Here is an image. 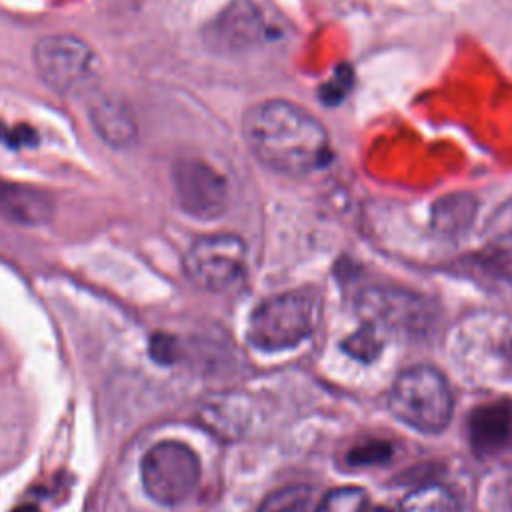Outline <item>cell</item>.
Segmentation results:
<instances>
[{
    "instance_id": "6da1fadb",
    "label": "cell",
    "mask_w": 512,
    "mask_h": 512,
    "mask_svg": "<svg viewBox=\"0 0 512 512\" xmlns=\"http://www.w3.org/2000/svg\"><path fill=\"white\" fill-rule=\"evenodd\" d=\"M242 134L258 162L280 174H312L332 160L326 126L310 110L286 98L252 104L244 112Z\"/></svg>"
},
{
    "instance_id": "7a4b0ae2",
    "label": "cell",
    "mask_w": 512,
    "mask_h": 512,
    "mask_svg": "<svg viewBox=\"0 0 512 512\" xmlns=\"http://www.w3.org/2000/svg\"><path fill=\"white\" fill-rule=\"evenodd\" d=\"M452 356L474 382L512 378V318L496 312L470 314L454 330Z\"/></svg>"
},
{
    "instance_id": "3957f363",
    "label": "cell",
    "mask_w": 512,
    "mask_h": 512,
    "mask_svg": "<svg viewBox=\"0 0 512 512\" xmlns=\"http://www.w3.org/2000/svg\"><path fill=\"white\" fill-rule=\"evenodd\" d=\"M320 314L322 302L316 290L282 292L262 300L252 310L246 338L260 352H284L314 334Z\"/></svg>"
},
{
    "instance_id": "277c9868",
    "label": "cell",
    "mask_w": 512,
    "mask_h": 512,
    "mask_svg": "<svg viewBox=\"0 0 512 512\" xmlns=\"http://www.w3.org/2000/svg\"><path fill=\"white\" fill-rule=\"evenodd\" d=\"M452 390L432 366H412L398 374L390 390V410L422 434H440L452 418Z\"/></svg>"
},
{
    "instance_id": "5b68a950",
    "label": "cell",
    "mask_w": 512,
    "mask_h": 512,
    "mask_svg": "<svg viewBox=\"0 0 512 512\" xmlns=\"http://www.w3.org/2000/svg\"><path fill=\"white\" fill-rule=\"evenodd\" d=\"M196 452L178 440L154 444L140 460V478L148 498L162 506L184 502L200 482Z\"/></svg>"
},
{
    "instance_id": "8992f818",
    "label": "cell",
    "mask_w": 512,
    "mask_h": 512,
    "mask_svg": "<svg viewBox=\"0 0 512 512\" xmlns=\"http://www.w3.org/2000/svg\"><path fill=\"white\" fill-rule=\"evenodd\" d=\"M246 242L228 232L196 238L186 256L184 272L192 284L208 292H224L242 282L246 274Z\"/></svg>"
},
{
    "instance_id": "52a82bcc",
    "label": "cell",
    "mask_w": 512,
    "mask_h": 512,
    "mask_svg": "<svg viewBox=\"0 0 512 512\" xmlns=\"http://www.w3.org/2000/svg\"><path fill=\"white\" fill-rule=\"evenodd\" d=\"M38 76L52 90L70 94L96 76V52L74 34L44 36L32 50Z\"/></svg>"
},
{
    "instance_id": "ba28073f",
    "label": "cell",
    "mask_w": 512,
    "mask_h": 512,
    "mask_svg": "<svg viewBox=\"0 0 512 512\" xmlns=\"http://www.w3.org/2000/svg\"><path fill=\"white\" fill-rule=\"evenodd\" d=\"M356 312L362 322L380 332H422L432 320V308L420 294L396 286H372L362 290L356 298Z\"/></svg>"
},
{
    "instance_id": "9c48e42d",
    "label": "cell",
    "mask_w": 512,
    "mask_h": 512,
    "mask_svg": "<svg viewBox=\"0 0 512 512\" xmlns=\"http://www.w3.org/2000/svg\"><path fill=\"white\" fill-rule=\"evenodd\" d=\"M270 26L264 10L254 0H230L204 28L208 50L224 56L246 54L268 40Z\"/></svg>"
},
{
    "instance_id": "30bf717a",
    "label": "cell",
    "mask_w": 512,
    "mask_h": 512,
    "mask_svg": "<svg viewBox=\"0 0 512 512\" xmlns=\"http://www.w3.org/2000/svg\"><path fill=\"white\" fill-rule=\"evenodd\" d=\"M172 186L178 206L192 218L214 220L228 210V182L204 160H178L172 168Z\"/></svg>"
},
{
    "instance_id": "8fae6325",
    "label": "cell",
    "mask_w": 512,
    "mask_h": 512,
    "mask_svg": "<svg viewBox=\"0 0 512 512\" xmlns=\"http://www.w3.org/2000/svg\"><path fill=\"white\" fill-rule=\"evenodd\" d=\"M470 448L478 456H494L512 446V402L496 400L476 406L468 416Z\"/></svg>"
},
{
    "instance_id": "7c38bea8",
    "label": "cell",
    "mask_w": 512,
    "mask_h": 512,
    "mask_svg": "<svg viewBox=\"0 0 512 512\" xmlns=\"http://www.w3.org/2000/svg\"><path fill=\"white\" fill-rule=\"evenodd\" d=\"M88 110L96 134L110 146L124 148L136 140V120L122 100L102 94L90 102Z\"/></svg>"
},
{
    "instance_id": "4fadbf2b",
    "label": "cell",
    "mask_w": 512,
    "mask_h": 512,
    "mask_svg": "<svg viewBox=\"0 0 512 512\" xmlns=\"http://www.w3.org/2000/svg\"><path fill=\"white\" fill-rule=\"evenodd\" d=\"M52 198L34 186L0 180V216L18 224H40L52 214Z\"/></svg>"
},
{
    "instance_id": "5bb4252c",
    "label": "cell",
    "mask_w": 512,
    "mask_h": 512,
    "mask_svg": "<svg viewBox=\"0 0 512 512\" xmlns=\"http://www.w3.org/2000/svg\"><path fill=\"white\" fill-rule=\"evenodd\" d=\"M478 212V202L472 194L454 192L448 196L438 198L432 208V228L438 236L456 240L464 236Z\"/></svg>"
},
{
    "instance_id": "9a60e30c",
    "label": "cell",
    "mask_w": 512,
    "mask_h": 512,
    "mask_svg": "<svg viewBox=\"0 0 512 512\" xmlns=\"http://www.w3.org/2000/svg\"><path fill=\"white\" fill-rule=\"evenodd\" d=\"M400 512H460V506L448 488L440 484H426L412 490L402 500Z\"/></svg>"
},
{
    "instance_id": "2e32d148",
    "label": "cell",
    "mask_w": 512,
    "mask_h": 512,
    "mask_svg": "<svg viewBox=\"0 0 512 512\" xmlns=\"http://www.w3.org/2000/svg\"><path fill=\"white\" fill-rule=\"evenodd\" d=\"M484 240L498 250L512 252V198L502 202L484 224Z\"/></svg>"
},
{
    "instance_id": "e0dca14e",
    "label": "cell",
    "mask_w": 512,
    "mask_h": 512,
    "mask_svg": "<svg viewBox=\"0 0 512 512\" xmlns=\"http://www.w3.org/2000/svg\"><path fill=\"white\" fill-rule=\"evenodd\" d=\"M342 348L346 354H350L356 360L362 362H372L380 350H382V338H380V330L362 322V328L356 330L352 336H348L342 342Z\"/></svg>"
},
{
    "instance_id": "ac0fdd59",
    "label": "cell",
    "mask_w": 512,
    "mask_h": 512,
    "mask_svg": "<svg viewBox=\"0 0 512 512\" xmlns=\"http://www.w3.org/2000/svg\"><path fill=\"white\" fill-rule=\"evenodd\" d=\"M366 492L358 486H340L328 492L314 512H364Z\"/></svg>"
},
{
    "instance_id": "d6986e66",
    "label": "cell",
    "mask_w": 512,
    "mask_h": 512,
    "mask_svg": "<svg viewBox=\"0 0 512 512\" xmlns=\"http://www.w3.org/2000/svg\"><path fill=\"white\" fill-rule=\"evenodd\" d=\"M390 456H392V446L388 442L376 440V442H364L354 446L346 454V460L350 466H374L390 460Z\"/></svg>"
},
{
    "instance_id": "ffe728a7",
    "label": "cell",
    "mask_w": 512,
    "mask_h": 512,
    "mask_svg": "<svg viewBox=\"0 0 512 512\" xmlns=\"http://www.w3.org/2000/svg\"><path fill=\"white\" fill-rule=\"evenodd\" d=\"M148 352L156 364L170 366V364H176L180 358V344H178L176 336H172L168 332H156L150 338Z\"/></svg>"
},
{
    "instance_id": "44dd1931",
    "label": "cell",
    "mask_w": 512,
    "mask_h": 512,
    "mask_svg": "<svg viewBox=\"0 0 512 512\" xmlns=\"http://www.w3.org/2000/svg\"><path fill=\"white\" fill-rule=\"evenodd\" d=\"M0 142H4L8 148H22V146H34L38 142V134L34 128L26 124L8 126L0 122Z\"/></svg>"
},
{
    "instance_id": "7402d4cb",
    "label": "cell",
    "mask_w": 512,
    "mask_h": 512,
    "mask_svg": "<svg viewBox=\"0 0 512 512\" xmlns=\"http://www.w3.org/2000/svg\"><path fill=\"white\" fill-rule=\"evenodd\" d=\"M278 512H312L310 508H306L304 504H300V502H294V504H286L282 510H278Z\"/></svg>"
},
{
    "instance_id": "603a6c76",
    "label": "cell",
    "mask_w": 512,
    "mask_h": 512,
    "mask_svg": "<svg viewBox=\"0 0 512 512\" xmlns=\"http://www.w3.org/2000/svg\"><path fill=\"white\" fill-rule=\"evenodd\" d=\"M10 512H42V510L38 506H34V504H20V506L12 508Z\"/></svg>"
},
{
    "instance_id": "cb8c5ba5",
    "label": "cell",
    "mask_w": 512,
    "mask_h": 512,
    "mask_svg": "<svg viewBox=\"0 0 512 512\" xmlns=\"http://www.w3.org/2000/svg\"><path fill=\"white\" fill-rule=\"evenodd\" d=\"M370 512H392V510H386V508H376V510H370Z\"/></svg>"
}]
</instances>
